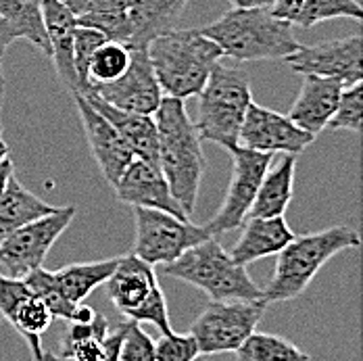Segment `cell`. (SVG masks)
I'll list each match as a JSON object with an SVG mask.
<instances>
[{"instance_id":"obj_39","label":"cell","mask_w":363,"mask_h":361,"mask_svg":"<svg viewBox=\"0 0 363 361\" xmlns=\"http://www.w3.org/2000/svg\"><path fill=\"white\" fill-rule=\"evenodd\" d=\"M15 40H17L15 34L11 32V28L6 26V21L0 17V61H2V57H4V52H6V48H9Z\"/></svg>"},{"instance_id":"obj_40","label":"cell","mask_w":363,"mask_h":361,"mask_svg":"<svg viewBox=\"0 0 363 361\" xmlns=\"http://www.w3.org/2000/svg\"><path fill=\"white\" fill-rule=\"evenodd\" d=\"M15 174V165H13V159H11V155H6V157H2L0 159V194H2V190H4V186H6V182L9 178Z\"/></svg>"},{"instance_id":"obj_43","label":"cell","mask_w":363,"mask_h":361,"mask_svg":"<svg viewBox=\"0 0 363 361\" xmlns=\"http://www.w3.org/2000/svg\"><path fill=\"white\" fill-rule=\"evenodd\" d=\"M9 150V145L4 143V138H2V130H0V152H6Z\"/></svg>"},{"instance_id":"obj_21","label":"cell","mask_w":363,"mask_h":361,"mask_svg":"<svg viewBox=\"0 0 363 361\" xmlns=\"http://www.w3.org/2000/svg\"><path fill=\"white\" fill-rule=\"evenodd\" d=\"M188 0H130L128 46L145 48L155 36L176 28Z\"/></svg>"},{"instance_id":"obj_12","label":"cell","mask_w":363,"mask_h":361,"mask_svg":"<svg viewBox=\"0 0 363 361\" xmlns=\"http://www.w3.org/2000/svg\"><path fill=\"white\" fill-rule=\"evenodd\" d=\"M284 61L291 65L292 72L301 75L315 73L336 77L349 86L363 77V38L355 34L318 44H298Z\"/></svg>"},{"instance_id":"obj_22","label":"cell","mask_w":363,"mask_h":361,"mask_svg":"<svg viewBox=\"0 0 363 361\" xmlns=\"http://www.w3.org/2000/svg\"><path fill=\"white\" fill-rule=\"evenodd\" d=\"M296 157L292 152H282L280 159H274L259 184L253 207L247 217L284 216L294 194V172Z\"/></svg>"},{"instance_id":"obj_45","label":"cell","mask_w":363,"mask_h":361,"mask_svg":"<svg viewBox=\"0 0 363 361\" xmlns=\"http://www.w3.org/2000/svg\"><path fill=\"white\" fill-rule=\"evenodd\" d=\"M0 320H2V318H0Z\"/></svg>"},{"instance_id":"obj_13","label":"cell","mask_w":363,"mask_h":361,"mask_svg":"<svg viewBox=\"0 0 363 361\" xmlns=\"http://www.w3.org/2000/svg\"><path fill=\"white\" fill-rule=\"evenodd\" d=\"M313 143H315V136L298 128L289 115L261 107L257 103H251L247 109L242 126H240V136H238L240 146L261 150V152H274V155L278 152L301 155Z\"/></svg>"},{"instance_id":"obj_5","label":"cell","mask_w":363,"mask_h":361,"mask_svg":"<svg viewBox=\"0 0 363 361\" xmlns=\"http://www.w3.org/2000/svg\"><path fill=\"white\" fill-rule=\"evenodd\" d=\"M196 96L199 117L194 126L201 140H209L228 150L238 146L245 113L253 103L247 72L218 61Z\"/></svg>"},{"instance_id":"obj_25","label":"cell","mask_w":363,"mask_h":361,"mask_svg":"<svg viewBox=\"0 0 363 361\" xmlns=\"http://www.w3.org/2000/svg\"><path fill=\"white\" fill-rule=\"evenodd\" d=\"M61 340V351L52 357L77 361H105L103 340L109 332V322L103 313H94L90 322H69Z\"/></svg>"},{"instance_id":"obj_7","label":"cell","mask_w":363,"mask_h":361,"mask_svg":"<svg viewBox=\"0 0 363 361\" xmlns=\"http://www.w3.org/2000/svg\"><path fill=\"white\" fill-rule=\"evenodd\" d=\"M152 267L155 265L134 253L119 257L113 274L105 282L107 294L117 311L128 320L152 324L161 330V334H169L174 328L169 322L165 292L159 287V278Z\"/></svg>"},{"instance_id":"obj_8","label":"cell","mask_w":363,"mask_h":361,"mask_svg":"<svg viewBox=\"0 0 363 361\" xmlns=\"http://www.w3.org/2000/svg\"><path fill=\"white\" fill-rule=\"evenodd\" d=\"M267 301L263 299H225L211 301L194 320L190 334L201 355L234 353L259 326Z\"/></svg>"},{"instance_id":"obj_17","label":"cell","mask_w":363,"mask_h":361,"mask_svg":"<svg viewBox=\"0 0 363 361\" xmlns=\"http://www.w3.org/2000/svg\"><path fill=\"white\" fill-rule=\"evenodd\" d=\"M345 86L347 84L336 77L305 73L289 117L305 132L318 136L320 132L326 130V123L336 111L340 92Z\"/></svg>"},{"instance_id":"obj_15","label":"cell","mask_w":363,"mask_h":361,"mask_svg":"<svg viewBox=\"0 0 363 361\" xmlns=\"http://www.w3.org/2000/svg\"><path fill=\"white\" fill-rule=\"evenodd\" d=\"M113 190L115 196L130 207H148V209L167 211L182 219H190V216L178 203V199L174 196L161 167L146 159L134 157L132 163L121 174L119 182L113 186Z\"/></svg>"},{"instance_id":"obj_32","label":"cell","mask_w":363,"mask_h":361,"mask_svg":"<svg viewBox=\"0 0 363 361\" xmlns=\"http://www.w3.org/2000/svg\"><path fill=\"white\" fill-rule=\"evenodd\" d=\"M338 17L362 21V4L357 0H303L298 13L292 19V26L309 30V28H315L322 21L338 19Z\"/></svg>"},{"instance_id":"obj_23","label":"cell","mask_w":363,"mask_h":361,"mask_svg":"<svg viewBox=\"0 0 363 361\" xmlns=\"http://www.w3.org/2000/svg\"><path fill=\"white\" fill-rule=\"evenodd\" d=\"M79 26L101 30L109 40L128 46L130 0H63Z\"/></svg>"},{"instance_id":"obj_44","label":"cell","mask_w":363,"mask_h":361,"mask_svg":"<svg viewBox=\"0 0 363 361\" xmlns=\"http://www.w3.org/2000/svg\"><path fill=\"white\" fill-rule=\"evenodd\" d=\"M6 155H11V152H9V150H6V152H0V159H2V157H6Z\"/></svg>"},{"instance_id":"obj_19","label":"cell","mask_w":363,"mask_h":361,"mask_svg":"<svg viewBox=\"0 0 363 361\" xmlns=\"http://www.w3.org/2000/svg\"><path fill=\"white\" fill-rule=\"evenodd\" d=\"M240 228L242 236L230 251L232 259L240 265L278 255L294 238V232L284 216L247 217Z\"/></svg>"},{"instance_id":"obj_35","label":"cell","mask_w":363,"mask_h":361,"mask_svg":"<svg viewBox=\"0 0 363 361\" xmlns=\"http://www.w3.org/2000/svg\"><path fill=\"white\" fill-rule=\"evenodd\" d=\"M201 357L199 345L192 334H161L155 340V361H192Z\"/></svg>"},{"instance_id":"obj_34","label":"cell","mask_w":363,"mask_h":361,"mask_svg":"<svg viewBox=\"0 0 363 361\" xmlns=\"http://www.w3.org/2000/svg\"><path fill=\"white\" fill-rule=\"evenodd\" d=\"M105 40H107V36L101 30L77 23L75 36H73V70H75V75H77V82H79V92L77 94L88 96L92 92V88L88 84V63H90L94 50Z\"/></svg>"},{"instance_id":"obj_9","label":"cell","mask_w":363,"mask_h":361,"mask_svg":"<svg viewBox=\"0 0 363 361\" xmlns=\"http://www.w3.org/2000/svg\"><path fill=\"white\" fill-rule=\"evenodd\" d=\"M75 217V207H57V211L34 219L0 236V274L26 278L42 267L52 245L63 236Z\"/></svg>"},{"instance_id":"obj_18","label":"cell","mask_w":363,"mask_h":361,"mask_svg":"<svg viewBox=\"0 0 363 361\" xmlns=\"http://www.w3.org/2000/svg\"><path fill=\"white\" fill-rule=\"evenodd\" d=\"M44 28L50 46V57L55 63V70L63 86L72 92H79V82L73 70V36L77 28V19L67 9L63 0H44Z\"/></svg>"},{"instance_id":"obj_20","label":"cell","mask_w":363,"mask_h":361,"mask_svg":"<svg viewBox=\"0 0 363 361\" xmlns=\"http://www.w3.org/2000/svg\"><path fill=\"white\" fill-rule=\"evenodd\" d=\"M86 99L90 101L92 107L99 109L109 119L111 126L119 132L123 143L130 146V150L134 152V157L146 159V161L159 165L157 126H155L152 115H143V113H132V111L113 107L96 94H88Z\"/></svg>"},{"instance_id":"obj_1","label":"cell","mask_w":363,"mask_h":361,"mask_svg":"<svg viewBox=\"0 0 363 361\" xmlns=\"http://www.w3.org/2000/svg\"><path fill=\"white\" fill-rule=\"evenodd\" d=\"M159 143V167L184 211L192 216L207 170L203 140L182 99L163 96L152 113Z\"/></svg>"},{"instance_id":"obj_26","label":"cell","mask_w":363,"mask_h":361,"mask_svg":"<svg viewBox=\"0 0 363 361\" xmlns=\"http://www.w3.org/2000/svg\"><path fill=\"white\" fill-rule=\"evenodd\" d=\"M117 259L119 257L67 265L59 272H52L55 284L72 303H84L92 294V290L99 289L101 284L109 280V276L117 265Z\"/></svg>"},{"instance_id":"obj_2","label":"cell","mask_w":363,"mask_h":361,"mask_svg":"<svg viewBox=\"0 0 363 361\" xmlns=\"http://www.w3.org/2000/svg\"><path fill=\"white\" fill-rule=\"evenodd\" d=\"M292 28L272 13L269 4H263L234 6L218 21L199 30L218 44L223 57L236 61H284L301 44Z\"/></svg>"},{"instance_id":"obj_27","label":"cell","mask_w":363,"mask_h":361,"mask_svg":"<svg viewBox=\"0 0 363 361\" xmlns=\"http://www.w3.org/2000/svg\"><path fill=\"white\" fill-rule=\"evenodd\" d=\"M42 4L44 0H0V17L17 40H30L44 57H50Z\"/></svg>"},{"instance_id":"obj_3","label":"cell","mask_w":363,"mask_h":361,"mask_svg":"<svg viewBox=\"0 0 363 361\" xmlns=\"http://www.w3.org/2000/svg\"><path fill=\"white\" fill-rule=\"evenodd\" d=\"M146 52L163 96L190 99L201 92L213 65L223 59L218 44L199 28H172L146 44Z\"/></svg>"},{"instance_id":"obj_38","label":"cell","mask_w":363,"mask_h":361,"mask_svg":"<svg viewBox=\"0 0 363 361\" xmlns=\"http://www.w3.org/2000/svg\"><path fill=\"white\" fill-rule=\"evenodd\" d=\"M301 4H303V0H272L269 2V9H272L274 15H278L280 19L289 21L292 26V19L298 13Z\"/></svg>"},{"instance_id":"obj_37","label":"cell","mask_w":363,"mask_h":361,"mask_svg":"<svg viewBox=\"0 0 363 361\" xmlns=\"http://www.w3.org/2000/svg\"><path fill=\"white\" fill-rule=\"evenodd\" d=\"M123 330L125 324H117L115 328L109 326V332L103 340V355L105 361H119V351H121V340H123Z\"/></svg>"},{"instance_id":"obj_24","label":"cell","mask_w":363,"mask_h":361,"mask_svg":"<svg viewBox=\"0 0 363 361\" xmlns=\"http://www.w3.org/2000/svg\"><path fill=\"white\" fill-rule=\"evenodd\" d=\"M52 211H57L55 205H48L38 199L13 174L0 194V236Z\"/></svg>"},{"instance_id":"obj_30","label":"cell","mask_w":363,"mask_h":361,"mask_svg":"<svg viewBox=\"0 0 363 361\" xmlns=\"http://www.w3.org/2000/svg\"><path fill=\"white\" fill-rule=\"evenodd\" d=\"M240 361H296L309 360L305 351H301L294 343L267 334V332H251L245 343L234 351Z\"/></svg>"},{"instance_id":"obj_36","label":"cell","mask_w":363,"mask_h":361,"mask_svg":"<svg viewBox=\"0 0 363 361\" xmlns=\"http://www.w3.org/2000/svg\"><path fill=\"white\" fill-rule=\"evenodd\" d=\"M123 324L119 361H155V340L140 328V322L128 320Z\"/></svg>"},{"instance_id":"obj_33","label":"cell","mask_w":363,"mask_h":361,"mask_svg":"<svg viewBox=\"0 0 363 361\" xmlns=\"http://www.w3.org/2000/svg\"><path fill=\"white\" fill-rule=\"evenodd\" d=\"M363 128V84L359 82H353L349 86L342 88L340 92V99H338V105L334 115L330 117V121L326 123V130L330 132H338V130H345V132H353V134H359Z\"/></svg>"},{"instance_id":"obj_28","label":"cell","mask_w":363,"mask_h":361,"mask_svg":"<svg viewBox=\"0 0 363 361\" xmlns=\"http://www.w3.org/2000/svg\"><path fill=\"white\" fill-rule=\"evenodd\" d=\"M9 324L13 326L28 343L32 357L34 360H44V349H42V334L52 324V313L46 307V303L36 296L34 292H28L4 318Z\"/></svg>"},{"instance_id":"obj_11","label":"cell","mask_w":363,"mask_h":361,"mask_svg":"<svg viewBox=\"0 0 363 361\" xmlns=\"http://www.w3.org/2000/svg\"><path fill=\"white\" fill-rule=\"evenodd\" d=\"M234 159V170L230 186L225 192V199L219 207V211L205 223V230L211 236H219L223 232H232L242 226L251 207H253L259 184L263 180L267 167L276 159L274 152H261L247 146H234L230 148Z\"/></svg>"},{"instance_id":"obj_6","label":"cell","mask_w":363,"mask_h":361,"mask_svg":"<svg viewBox=\"0 0 363 361\" xmlns=\"http://www.w3.org/2000/svg\"><path fill=\"white\" fill-rule=\"evenodd\" d=\"M163 274L203 290L211 301L261 299V289L249 276L247 265L236 263L218 236H207L172 263H165Z\"/></svg>"},{"instance_id":"obj_31","label":"cell","mask_w":363,"mask_h":361,"mask_svg":"<svg viewBox=\"0 0 363 361\" xmlns=\"http://www.w3.org/2000/svg\"><path fill=\"white\" fill-rule=\"evenodd\" d=\"M130 46H125L123 42L117 40H105L92 55L90 63H88V84L94 92L96 86L101 84H109L113 79H117L121 73L128 70L130 65ZM90 92V94H92Z\"/></svg>"},{"instance_id":"obj_4","label":"cell","mask_w":363,"mask_h":361,"mask_svg":"<svg viewBox=\"0 0 363 361\" xmlns=\"http://www.w3.org/2000/svg\"><path fill=\"white\" fill-rule=\"evenodd\" d=\"M359 245V232L349 226H332L303 236L294 234L291 243L276 255L278 259L274 276L269 284L261 289V299L267 303L296 299L332 257L349 249H357Z\"/></svg>"},{"instance_id":"obj_16","label":"cell","mask_w":363,"mask_h":361,"mask_svg":"<svg viewBox=\"0 0 363 361\" xmlns=\"http://www.w3.org/2000/svg\"><path fill=\"white\" fill-rule=\"evenodd\" d=\"M73 99H75V107L79 113L92 157L96 159L105 180L109 182V186L113 188L119 182L121 174L125 172V167L132 163L134 152L123 143L119 132L111 126L109 119L99 109L92 107L84 94H73Z\"/></svg>"},{"instance_id":"obj_41","label":"cell","mask_w":363,"mask_h":361,"mask_svg":"<svg viewBox=\"0 0 363 361\" xmlns=\"http://www.w3.org/2000/svg\"><path fill=\"white\" fill-rule=\"evenodd\" d=\"M228 2H232L234 6L242 9V6H263V4H269L272 0H228Z\"/></svg>"},{"instance_id":"obj_10","label":"cell","mask_w":363,"mask_h":361,"mask_svg":"<svg viewBox=\"0 0 363 361\" xmlns=\"http://www.w3.org/2000/svg\"><path fill=\"white\" fill-rule=\"evenodd\" d=\"M136 221L134 255L150 265H165L178 259L184 251L211 236L205 226H196L190 219L172 216L167 211L132 207Z\"/></svg>"},{"instance_id":"obj_42","label":"cell","mask_w":363,"mask_h":361,"mask_svg":"<svg viewBox=\"0 0 363 361\" xmlns=\"http://www.w3.org/2000/svg\"><path fill=\"white\" fill-rule=\"evenodd\" d=\"M2 101H4V75H2V65H0V115H2Z\"/></svg>"},{"instance_id":"obj_29","label":"cell","mask_w":363,"mask_h":361,"mask_svg":"<svg viewBox=\"0 0 363 361\" xmlns=\"http://www.w3.org/2000/svg\"><path fill=\"white\" fill-rule=\"evenodd\" d=\"M23 280L30 287V290L46 303L52 318H61V320H67V322H90L94 318V313H96L88 305L72 303L69 299H65L63 292L57 289V284H55L52 272H48L44 267H36Z\"/></svg>"},{"instance_id":"obj_14","label":"cell","mask_w":363,"mask_h":361,"mask_svg":"<svg viewBox=\"0 0 363 361\" xmlns=\"http://www.w3.org/2000/svg\"><path fill=\"white\" fill-rule=\"evenodd\" d=\"M130 65L117 79L109 84H101L94 88L92 94L101 96L109 105L132 113L152 115L161 99L163 90L157 82V75L152 72L148 52L145 48H130Z\"/></svg>"}]
</instances>
